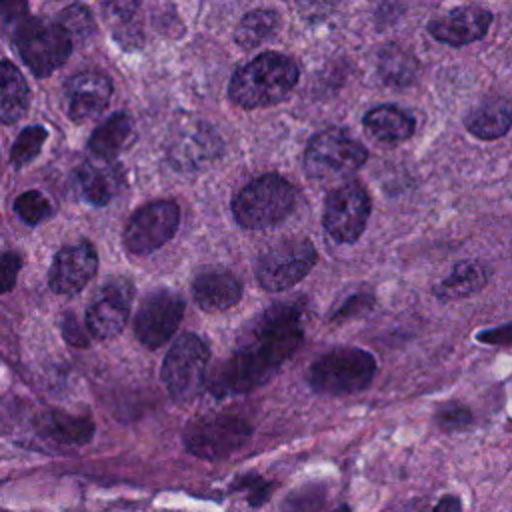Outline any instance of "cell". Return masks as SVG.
I'll use <instances>...</instances> for the list:
<instances>
[{"mask_svg": "<svg viewBox=\"0 0 512 512\" xmlns=\"http://www.w3.org/2000/svg\"><path fill=\"white\" fill-rule=\"evenodd\" d=\"M304 340V306L276 302L258 314L238 336L232 354L210 378L218 398L246 394L268 382Z\"/></svg>", "mask_w": 512, "mask_h": 512, "instance_id": "obj_1", "label": "cell"}, {"mask_svg": "<svg viewBox=\"0 0 512 512\" xmlns=\"http://www.w3.org/2000/svg\"><path fill=\"white\" fill-rule=\"evenodd\" d=\"M512 326L510 324H502L500 328H490L484 332H478V340L486 342V344H498V346H508L512 340Z\"/></svg>", "mask_w": 512, "mask_h": 512, "instance_id": "obj_39", "label": "cell"}, {"mask_svg": "<svg viewBox=\"0 0 512 512\" xmlns=\"http://www.w3.org/2000/svg\"><path fill=\"white\" fill-rule=\"evenodd\" d=\"M370 216V198L356 182L334 188L324 204V228L332 240L350 244L364 232Z\"/></svg>", "mask_w": 512, "mask_h": 512, "instance_id": "obj_11", "label": "cell"}, {"mask_svg": "<svg viewBox=\"0 0 512 512\" xmlns=\"http://www.w3.org/2000/svg\"><path fill=\"white\" fill-rule=\"evenodd\" d=\"M180 208L174 200H158L138 208L124 228V246L134 256H146L164 246L178 228Z\"/></svg>", "mask_w": 512, "mask_h": 512, "instance_id": "obj_10", "label": "cell"}, {"mask_svg": "<svg viewBox=\"0 0 512 512\" xmlns=\"http://www.w3.org/2000/svg\"><path fill=\"white\" fill-rule=\"evenodd\" d=\"M436 420H438L440 428H444V430H460L472 422V412L460 404L446 406L444 410H440L436 414Z\"/></svg>", "mask_w": 512, "mask_h": 512, "instance_id": "obj_35", "label": "cell"}, {"mask_svg": "<svg viewBox=\"0 0 512 512\" xmlns=\"http://www.w3.org/2000/svg\"><path fill=\"white\" fill-rule=\"evenodd\" d=\"M60 328H62L64 340H66L70 346L86 348V346L90 344L86 330L78 324V320H76L74 314H70V312L64 314V316H62V322H60Z\"/></svg>", "mask_w": 512, "mask_h": 512, "instance_id": "obj_36", "label": "cell"}, {"mask_svg": "<svg viewBox=\"0 0 512 512\" xmlns=\"http://www.w3.org/2000/svg\"><path fill=\"white\" fill-rule=\"evenodd\" d=\"M184 308V298L174 290L160 288L150 292L142 300L134 320V334L140 344L150 350L166 344L174 336L184 316Z\"/></svg>", "mask_w": 512, "mask_h": 512, "instance_id": "obj_12", "label": "cell"}, {"mask_svg": "<svg viewBox=\"0 0 512 512\" xmlns=\"http://www.w3.org/2000/svg\"><path fill=\"white\" fill-rule=\"evenodd\" d=\"M56 24L68 34L70 40H86L94 34L92 14L84 4H78V2L62 8Z\"/></svg>", "mask_w": 512, "mask_h": 512, "instance_id": "obj_29", "label": "cell"}, {"mask_svg": "<svg viewBox=\"0 0 512 512\" xmlns=\"http://www.w3.org/2000/svg\"><path fill=\"white\" fill-rule=\"evenodd\" d=\"M372 306V296H368V294H356V296H352V298H348L344 304H342V308L334 314V318H350V316H356V314H360V312H364V310H368Z\"/></svg>", "mask_w": 512, "mask_h": 512, "instance_id": "obj_38", "label": "cell"}, {"mask_svg": "<svg viewBox=\"0 0 512 512\" xmlns=\"http://www.w3.org/2000/svg\"><path fill=\"white\" fill-rule=\"evenodd\" d=\"M466 128L470 134L482 140H494L508 132L512 116L510 106L502 98L484 100L466 116Z\"/></svg>", "mask_w": 512, "mask_h": 512, "instance_id": "obj_23", "label": "cell"}, {"mask_svg": "<svg viewBox=\"0 0 512 512\" xmlns=\"http://www.w3.org/2000/svg\"><path fill=\"white\" fill-rule=\"evenodd\" d=\"M432 512H462V500L454 494H446L438 500Z\"/></svg>", "mask_w": 512, "mask_h": 512, "instance_id": "obj_40", "label": "cell"}, {"mask_svg": "<svg viewBox=\"0 0 512 512\" xmlns=\"http://www.w3.org/2000/svg\"><path fill=\"white\" fill-rule=\"evenodd\" d=\"M98 256L88 242H78L64 246L50 266L48 284L56 294H76L80 292L96 274Z\"/></svg>", "mask_w": 512, "mask_h": 512, "instance_id": "obj_14", "label": "cell"}, {"mask_svg": "<svg viewBox=\"0 0 512 512\" xmlns=\"http://www.w3.org/2000/svg\"><path fill=\"white\" fill-rule=\"evenodd\" d=\"M316 248L308 238H288L270 246L256 262L258 284L282 292L298 284L316 264Z\"/></svg>", "mask_w": 512, "mask_h": 512, "instance_id": "obj_9", "label": "cell"}, {"mask_svg": "<svg viewBox=\"0 0 512 512\" xmlns=\"http://www.w3.org/2000/svg\"><path fill=\"white\" fill-rule=\"evenodd\" d=\"M28 86L10 62H0V122H16L28 108Z\"/></svg>", "mask_w": 512, "mask_h": 512, "instance_id": "obj_26", "label": "cell"}, {"mask_svg": "<svg viewBox=\"0 0 512 512\" xmlns=\"http://www.w3.org/2000/svg\"><path fill=\"white\" fill-rule=\"evenodd\" d=\"M38 434L64 446H84L94 438L96 426L88 416L68 414L64 410H46L36 418Z\"/></svg>", "mask_w": 512, "mask_h": 512, "instance_id": "obj_20", "label": "cell"}, {"mask_svg": "<svg viewBox=\"0 0 512 512\" xmlns=\"http://www.w3.org/2000/svg\"><path fill=\"white\" fill-rule=\"evenodd\" d=\"M134 286L126 278L108 280L86 310V330L98 340L118 336L130 316Z\"/></svg>", "mask_w": 512, "mask_h": 512, "instance_id": "obj_13", "label": "cell"}, {"mask_svg": "<svg viewBox=\"0 0 512 512\" xmlns=\"http://www.w3.org/2000/svg\"><path fill=\"white\" fill-rule=\"evenodd\" d=\"M418 62L402 46H386L378 56V76L384 84L402 88L416 80Z\"/></svg>", "mask_w": 512, "mask_h": 512, "instance_id": "obj_28", "label": "cell"}, {"mask_svg": "<svg viewBox=\"0 0 512 512\" xmlns=\"http://www.w3.org/2000/svg\"><path fill=\"white\" fill-rule=\"evenodd\" d=\"M22 260L16 254H4L0 256V294H6L14 288L18 272H20Z\"/></svg>", "mask_w": 512, "mask_h": 512, "instance_id": "obj_37", "label": "cell"}, {"mask_svg": "<svg viewBox=\"0 0 512 512\" xmlns=\"http://www.w3.org/2000/svg\"><path fill=\"white\" fill-rule=\"evenodd\" d=\"M374 374L376 360L370 352L356 346H338L314 360L308 384L322 396H346L368 388Z\"/></svg>", "mask_w": 512, "mask_h": 512, "instance_id": "obj_3", "label": "cell"}, {"mask_svg": "<svg viewBox=\"0 0 512 512\" xmlns=\"http://www.w3.org/2000/svg\"><path fill=\"white\" fill-rule=\"evenodd\" d=\"M220 150L222 142L218 134L206 124L194 122L188 128L180 130L178 136L172 140L168 148V160L174 168L192 172L206 168L212 160L220 156Z\"/></svg>", "mask_w": 512, "mask_h": 512, "instance_id": "obj_15", "label": "cell"}, {"mask_svg": "<svg viewBox=\"0 0 512 512\" xmlns=\"http://www.w3.org/2000/svg\"><path fill=\"white\" fill-rule=\"evenodd\" d=\"M492 22V14L480 6H460L448 14L434 18L428 24V32L450 46H462L480 40Z\"/></svg>", "mask_w": 512, "mask_h": 512, "instance_id": "obj_17", "label": "cell"}, {"mask_svg": "<svg viewBox=\"0 0 512 512\" xmlns=\"http://www.w3.org/2000/svg\"><path fill=\"white\" fill-rule=\"evenodd\" d=\"M138 0H104V18L122 48L134 50L142 44V28L138 22Z\"/></svg>", "mask_w": 512, "mask_h": 512, "instance_id": "obj_24", "label": "cell"}, {"mask_svg": "<svg viewBox=\"0 0 512 512\" xmlns=\"http://www.w3.org/2000/svg\"><path fill=\"white\" fill-rule=\"evenodd\" d=\"M0 512H2V510H0Z\"/></svg>", "mask_w": 512, "mask_h": 512, "instance_id": "obj_43", "label": "cell"}, {"mask_svg": "<svg viewBox=\"0 0 512 512\" xmlns=\"http://www.w3.org/2000/svg\"><path fill=\"white\" fill-rule=\"evenodd\" d=\"M366 148L338 130L314 136L304 152V170L310 180L330 186L348 180L364 162Z\"/></svg>", "mask_w": 512, "mask_h": 512, "instance_id": "obj_6", "label": "cell"}, {"mask_svg": "<svg viewBox=\"0 0 512 512\" xmlns=\"http://www.w3.org/2000/svg\"><path fill=\"white\" fill-rule=\"evenodd\" d=\"M278 30H280L278 12L268 10V8H258V10L248 12L238 22L236 32H234V40L244 50H252V48L260 46L262 42L270 40L272 36H276Z\"/></svg>", "mask_w": 512, "mask_h": 512, "instance_id": "obj_27", "label": "cell"}, {"mask_svg": "<svg viewBox=\"0 0 512 512\" xmlns=\"http://www.w3.org/2000/svg\"><path fill=\"white\" fill-rule=\"evenodd\" d=\"M28 18L26 0H0V24L10 34Z\"/></svg>", "mask_w": 512, "mask_h": 512, "instance_id": "obj_34", "label": "cell"}, {"mask_svg": "<svg viewBox=\"0 0 512 512\" xmlns=\"http://www.w3.org/2000/svg\"><path fill=\"white\" fill-rule=\"evenodd\" d=\"M252 432V424L240 414H200L186 424L184 446L192 456L216 462L238 452L250 440Z\"/></svg>", "mask_w": 512, "mask_h": 512, "instance_id": "obj_5", "label": "cell"}, {"mask_svg": "<svg viewBox=\"0 0 512 512\" xmlns=\"http://www.w3.org/2000/svg\"><path fill=\"white\" fill-rule=\"evenodd\" d=\"M130 138H132L130 116L124 112H116L92 132L88 140V148L94 154V158L114 160V156L130 142Z\"/></svg>", "mask_w": 512, "mask_h": 512, "instance_id": "obj_25", "label": "cell"}, {"mask_svg": "<svg viewBox=\"0 0 512 512\" xmlns=\"http://www.w3.org/2000/svg\"><path fill=\"white\" fill-rule=\"evenodd\" d=\"M44 140H46V130H44L42 126L24 128V130L18 134V138H16V142H14V146H12V152H10L12 164H14L16 168H20V166L32 162V160L38 156V152H40Z\"/></svg>", "mask_w": 512, "mask_h": 512, "instance_id": "obj_30", "label": "cell"}, {"mask_svg": "<svg viewBox=\"0 0 512 512\" xmlns=\"http://www.w3.org/2000/svg\"><path fill=\"white\" fill-rule=\"evenodd\" d=\"M490 270L478 260H462L454 266V270L434 288L440 300H456L466 298L482 290L488 282Z\"/></svg>", "mask_w": 512, "mask_h": 512, "instance_id": "obj_22", "label": "cell"}, {"mask_svg": "<svg viewBox=\"0 0 512 512\" xmlns=\"http://www.w3.org/2000/svg\"><path fill=\"white\" fill-rule=\"evenodd\" d=\"M112 96V82L102 72H80L66 82V112L74 122L98 116Z\"/></svg>", "mask_w": 512, "mask_h": 512, "instance_id": "obj_16", "label": "cell"}, {"mask_svg": "<svg viewBox=\"0 0 512 512\" xmlns=\"http://www.w3.org/2000/svg\"><path fill=\"white\" fill-rule=\"evenodd\" d=\"M326 500L322 484H306L284 500V512H318Z\"/></svg>", "mask_w": 512, "mask_h": 512, "instance_id": "obj_32", "label": "cell"}, {"mask_svg": "<svg viewBox=\"0 0 512 512\" xmlns=\"http://www.w3.org/2000/svg\"><path fill=\"white\" fill-rule=\"evenodd\" d=\"M294 204V186L278 174H264L248 182L234 196L232 212L240 226L262 230L282 222L292 212Z\"/></svg>", "mask_w": 512, "mask_h": 512, "instance_id": "obj_4", "label": "cell"}, {"mask_svg": "<svg viewBox=\"0 0 512 512\" xmlns=\"http://www.w3.org/2000/svg\"><path fill=\"white\" fill-rule=\"evenodd\" d=\"M14 210L18 212V216L26 224H38V222L46 220L52 214L50 202L38 190H30V192L20 194L14 202Z\"/></svg>", "mask_w": 512, "mask_h": 512, "instance_id": "obj_31", "label": "cell"}, {"mask_svg": "<svg viewBox=\"0 0 512 512\" xmlns=\"http://www.w3.org/2000/svg\"><path fill=\"white\" fill-rule=\"evenodd\" d=\"M332 512H352V510H350L348 504H340V506H338L336 510H332Z\"/></svg>", "mask_w": 512, "mask_h": 512, "instance_id": "obj_42", "label": "cell"}, {"mask_svg": "<svg viewBox=\"0 0 512 512\" xmlns=\"http://www.w3.org/2000/svg\"><path fill=\"white\" fill-rule=\"evenodd\" d=\"M298 2H300L302 10L314 12V14H322L336 4V0H298Z\"/></svg>", "mask_w": 512, "mask_h": 512, "instance_id": "obj_41", "label": "cell"}, {"mask_svg": "<svg viewBox=\"0 0 512 512\" xmlns=\"http://www.w3.org/2000/svg\"><path fill=\"white\" fill-rule=\"evenodd\" d=\"M272 488H274V484L270 480H266V478L254 474V472L238 476L232 484V490H240V492L246 494V500L252 508L262 506L268 500Z\"/></svg>", "mask_w": 512, "mask_h": 512, "instance_id": "obj_33", "label": "cell"}, {"mask_svg": "<svg viewBox=\"0 0 512 512\" xmlns=\"http://www.w3.org/2000/svg\"><path fill=\"white\" fill-rule=\"evenodd\" d=\"M192 296L204 312H222L240 300L242 284L228 270H204L192 280Z\"/></svg>", "mask_w": 512, "mask_h": 512, "instance_id": "obj_19", "label": "cell"}, {"mask_svg": "<svg viewBox=\"0 0 512 512\" xmlns=\"http://www.w3.org/2000/svg\"><path fill=\"white\" fill-rule=\"evenodd\" d=\"M14 46L24 64L36 76H48L66 62L72 50V40L56 24L40 18H26L14 32Z\"/></svg>", "mask_w": 512, "mask_h": 512, "instance_id": "obj_8", "label": "cell"}, {"mask_svg": "<svg viewBox=\"0 0 512 512\" xmlns=\"http://www.w3.org/2000/svg\"><path fill=\"white\" fill-rule=\"evenodd\" d=\"M364 128L380 144H398L412 136L414 118L398 106L382 104L364 114Z\"/></svg>", "mask_w": 512, "mask_h": 512, "instance_id": "obj_21", "label": "cell"}, {"mask_svg": "<svg viewBox=\"0 0 512 512\" xmlns=\"http://www.w3.org/2000/svg\"><path fill=\"white\" fill-rule=\"evenodd\" d=\"M76 184L82 198L94 206H104L122 190L124 172L114 160L92 158L78 168Z\"/></svg>", "mask_w": 512, "mask_h": 512, "instance_id": "obj_18", "label": "cell"}, {"mask_svg": "<svg viewBox=\"0 0 512 512\" xmlns=\"http://www.w3.org/2000/svg\"><path fill=\"white\" fill-rule=\"evenodd\" d=\"M296 82L298 68L288 56L264 52L234 72L228 94L242 108H260L284 100Z\"/></svg>", "mask_w": 512, "mask_h": 512, "instance_id": "obj_2", "label": "cell"}, {"mask_svg": "<svg viewBox=\"0 0 512 512\" xmlns=\"http://www.w3.org/2000/svg\"><path fill=\"white\" fill-rule=\"evenodd\" d=\"M208 358L210 350L206 342L192 332L182 334L170 346L160 368V380L172 400L188 402L204 390Z\"/></svg>", "mask_w": 512, "mask_h": 512, "instance_id": "obj_7", "label": "cell"}]
</instances>
